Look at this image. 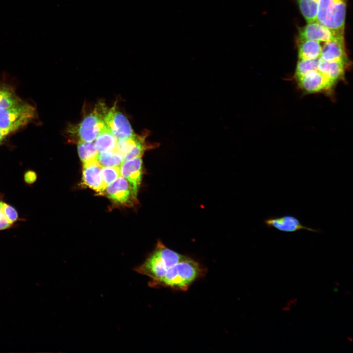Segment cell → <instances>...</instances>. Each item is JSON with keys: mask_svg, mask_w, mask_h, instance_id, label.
<instances>
[{"mask_svg": "<svg viewBox=\"0 0 353 353\" xmlns=\"http://www.w3.org/2000/svg\"><path fill=\"white\" fill-rule=\"evenodd\" d=\"M300 11L308 23L317 22L318 0H297Z\"/></svg>", "mask_w": 353, "mask_h": 353, "instance_id": "e0dca14e", "label": "cell"}, {"mask_svg": "<svg viewBox=\"0 0 353 353\" xmlns=\"http://www.w3.org/2000/svg\"><path fill=\"white\" fill-rule=\"evenodd\" d=\"M37 178L36 173L32 170L26 171L24 174V180L26 183L31 184L34 183Z\"/></svg>", "mask_w": 353, "mask_h": 353, "instance_id": "484cf974", "label": "cell"}, {"mask_svg": "<svg viewBox=\"0 0 353 353\" xmlns=\"http://www.w3.org/2000/svg\"><path fill=\"white\" fill-rule=\"evenodd\" d=\"M145 137V136H139L138 139L134 147L124 157V161L130 160L137 157H141L145 151L150 148V146H149L146 143Z\"/></svg>", "mask_w": 353, "mask_h": 353, "instance_id": "7402d4cb", "label": "cell"}, {"mask_svg": "<svg viewBox=\"0 0 353 353\" xmlns=\"http://www.w3.org/2000/svg\"><path fill=\"white\" fill-rule=\"evenodd\" d=\"M103 120L107 128L117 140L129 138L135 134L127 118L115 106L106 110Z\"/></svg>", "mask_w": 353, "mask_h": 353, "instance_id": "5b68a950", "label": "cell"}, {"mask_svg": "<svg viewBox=\"0 0 353 353\" xmlns=\"http://www.w3.org/2000/svg\"><path fill=\"white\" fill-rule=\"evenodd\" d=\"M97 160L102 167H120L124 161L123 155L116 150L99 153Z\"/></svg>", "mask_w": 353, "mask_h": 353, "instance_id": "ac0fdd59", "label": "cell"}, {"mask_svg": "<svg viewBox=\"0 0 353 353\" xmlns=\"http://www.w3.org/2000/svg\"><path fill=\"white\" fill-rule=\"evenodd\" d=\"M349 61H327L320 58L318 71L336 82L344 78Z\"/></svg>", "mask_w": 353, "mask_h": 353, "instance_id": "4fadbf2b", "label": "cell"}, {"mask_svg": "<svg viewBox=\"0 0 353 353\" xmlns=\"http://www.w3.org/2000/svg\"><path fill=\"white\" fill-rule=\"evenodd\" d=\"M347 1V0H318L317 22L344 36Z\"/></svg>", "mask_w": 353, "mask_h": 353, "instance_id": "277c9868", "label": "cell"}, {"mask_svg": "<svg viewBox=\"0 0 353 353\" xmlns=\"http://www.w3.org/2000/svg\"><path fill=\"white\" fill-rule=\"evenodd\" d=\"M6 136L5 134L0 129V144L3 141Z\"/></svg>", "mask_w": 353, "mask_h": 353, "instance_id": "4316f807", "label": "cell"}, {"mask_svg": "<svg viewBox=\"0 0 353 353\" xmlns=\"http://www.w3.org/2000/svg\"><path fill=\"white\" fill-rule=\"evenodd\" d=\"M322 47L320 42L313 40L299 42L298 57L299 59H312L320 58Z\"/></svg>", "mask_w": 353, "mask_h": 353, "instance_id": "5bb4252c", "label": "cell"}, {"mask_svg": "<svg viewBox=\"0 0 353 353\" xmlns=\"http://www.w3.org/2000/svg\"><path fill=\"white\" fill-rule=\"evenodd\" d=\"M117 139L106 126L95 139V145L99 153L116 149Z\"/></svg>", "mask_w": 353, "mask_h": 353, "instance_id": "9a60e30c", "label": "cell"}, {"mask_svg": "<svg viewBox=\"0 0 353 353\" xmlns=\"http://www.w3.org/2000/svg\"><path fill=\"white\" fill-rule=\"evenodd\" d=\"M320 58L312 59H299L298 61L295 78L302 76L311 72L318 70Z\"/></svg>", "mask_w": 353, "mask_h": 353, "instance_id": "ffe728a7", "label": "cell"}, {"mask_svg": "<svg viewBox=\"0 0 353 353\" xmlns=\"http://www.w3.org/2000/svg\"><path fill=\"white\" fill-rule=\"evenodd\" d=\"M299 41L313 40L318 42L344 39V36L339 34L318 22L308 23L299 29Z\"/></svg>", "mask_w": 353, "mask_h": 353, "instance_id": "52a82bcc", "label": "cell"}, {"mask_svg": "<svg viewBox=\"0 0 353 353\" xmlns=\"http://www.w3.org/2000/svg\"><path fill=\"white\" fill-rule=\"evenodd\" d=\"M101 168L96 159L83 163L82 169V184L101 194L105 187L101 178Z\"/></svg>", "mask_w": 353, "mask_h": 353, "instance_id": "30bf717a", "label": "cell"}, {"mask_svg": "<svg viewBox=\"0 0 353 353\" xmlns=\"http://www.w3.org/2000/svg\"><path fill=\"white\" fill-rule=\"evenodd\" d=\"M2 207L6 218L13 225L18 219V214L17 210L13 206L4 202L2 203Z\"/></svg>", "mask_w": 353, "mask_h": 353, "instance_id": "cb8c5ba5", "label": "cell"}, {"mask_svg": "<svg viewBox=\"0 0 353 353\" xmlns=\"http://www.w3.org/2000/svg\"><path fill=\"white\" fill-rule=\"evenodd\" d=\"M77 151L79 158L83 163L97 159L98 154L93 141L78 142Z\"/></svg>", "mask_w": 353, "mask_h": 353, "instance_id": "d6986e66", "label": "cell"}, {"mask_svg": "<svg viewBox=\"0 0 353 353\" xmlns=\"http://www.w3.org/2000/svg\"><path fill=\"white\" fill-rule=\"evenodd\" d=\"M23 101L18 96L10 85L0 83V107L7 108L22 102Z\"/></svg>", "mask_w": 353, "mask_h": 353, "instance_id": "2e32d148", "label": "cell"}, {"mask_svg": "<svg viewBox=\"0 0 353 353\" xmlns=\"http://www.w3.org/2000/svg\"><path fill=\"white\" fill-rule=\"evenodd\" d=\"M139 138L134 134L132 137L117 140L116 150L124 157L134 147Z\"/></svg>", "mask_w": 353, "mask_h": 353, "instance_id": "44dd1931", "label": "cell"}, {"mask_svg": "<svg viewBox=\"0 0 353 353\" xmlns=\"http://www.w3.org/2000/svg\"><path fill=\"white\" fill-rule=\"evenodd\" d=\"M205 273L206 269L199 262L179 254L165 264L156 288L186 291Z\"/></svg>", "mask_w": 353, "mask_h": 353, "instance_id": "6da1fadb", "label": "cell"}, {"mask_svg": "<svg viewBox=\"0 0 353 353\" xmlns=\"http://www.w3.org/2000/svg\"><path fill=\"white\" fill-rule=\"evenodd\" d=\"M263 222L268 228H274L284 232H294L301 230H306L316 233L321 232L318 229L303 225L297 217L291 214L270 216L264 219Z\"/></svg>", "mask_w": 353, "mask_h": 353, "instance_id": "9c48e42d", "label": "cell"}, {"mask_svg": "<svg viewBox=\"0 0 353 353\" xmlns=\"http://www.w3.org/2000/svg\"><path fill=\"white\" fill-rule=\"evenodd\" d=\"M107 109L102 104L97 105L95 110L87 115L78 125L70 126L67 132L71 138L78 142H91L96 139L106 126L103 117Z\"/></svg>", "mask_w": 353, "mask_h": 353, "instance_id": "7a4b0ae2", "label": "cell"}, {"mask_svg": "<svg viewBox=\"0 0 353 353\" xmlns=\"http://www.w3.org/2000/svg\"><path fill=\"white\" fill-rule=\"evenodd\" d=\"M101 175L103 183L106 186L120 176V167H102Z\"/></svg>", "mask_w": 353, "mask_h": 353, "instance_id": "603a6c76", "label": "cell"}, {"mask_svg": "<svg viewBox=\"0 0 353 353\" xmlns=\"http://www.w3.org/2000/svg\"><path fill=\"white\" fill-rule=\"evenodd\" d=\"M2 203L3 201H0V230L7 229L12 225L4 214Z\"/></svg>", "mask_w": 353, "mask_h": 353, "instance_id": "d4e9b609", "label": "cell"}, {"mask_svg": "<svg viewBox=\"0 0 353 353\" xmlns=\"http://www.w3.org/2000/svg\"><path fill=\"white\" fill-rule=\"evenodd\" d=\"M320 58L327 61H349L344 39L325 42L322 47Z\"/></svg>", "mask_w": 353, "mask_h": 353, "instance_id": "7c38bea8", "label": "cell"}, {"mask_svg": "<svg viewBox=\"0 0 353 353\" xmlns=\"http://www.w3.org/2000/svg\"><path fill=\"white\" fill-rule=\"evenodd\" d=\"M295 79L300 88L307 93L329 90L336 83L318 70L311 72Z\"/></svg>", "mask_w": 353, "mask_h": 353, "instance_id": "ba28073f", "label": "cell"}, {"mask_svg": "<svg viewBox=\"0 0 353 353\" xmlns=\"http://www.w3.org/2000/svg\"><path fill=\"white\" fill-rule=\"evenodd\" d=\"M120 176L128 181L134 191L137 194L142 174V160L137 157L124 161L120 166Z\"/></svg>", "mask_w": 353, "mask_h": 353, "instance_id": "8fae6325", "label": "cell"}, {"mask_svg": "<svg viewBox=\"0 0 353 353\" xmlns=\"http://www.w3.org/2000/svg\"><path fill=\"white\" fill-rule=\"evenodd\" d=\"M35 115V107L24 101L11 107H0V129L7 136L26 126Z\"/></svg>", "mask_w": 353, "mask_h": 353, "instance_id": "3957f363", "label": "cell"}, {"mask_svg": "<svg viewBox=\"0 0 353 353\" xmlns=\"http://www.w3.org/2000/svg\"><path fill=\"white\" fill-rule=\"evenodd\" d=\"M102 194L114 202L121 204H129L136 200L137 193L127 180L119 176L107 185Z\"/></svg>", "mask_w": 353, "mask_h": 353, "instance_id": "8992f818", "label": "cell"}]
</instances>
